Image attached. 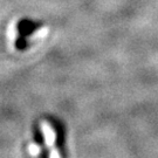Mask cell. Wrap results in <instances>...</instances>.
Here are the masks:
<instances>
[{
  "instance_id": "cell-4",
  "label": "cell",
  "mask_w": 158,
  "mask_h": 158,
  "mask_svg": "<svg viewBox=\"0 0 158 158\" xmlns=\"http://www.w3.org/2000/svg\"><path fill=\"white\" fill-rule=\"evenodd\" d=\"M51 158H61L60 157V153H59V151H57L56 149H52Z\"/></svg>"
},
{
  "instance_id": "cell-2",
  "label": "cell",
  "mask_w": 158,
  "mask_h": 158,
  "mask_svg": "<svg viewBox=\"0 0 158 158\" xmlns=\"http://www.w3.org/2000/svg\"><path fill=\"white\" fill-rule=\"evenodd\" d=\"M41 129H42V132L45 135V139H46V144L48 147H53L54 143H55V131L54 129L51 127V124L48 122H42L41 123Z\"/></svg>"
},
{
  "instance_id": "cell-1",
  "label": "cell",
  "mask_w": 158,
  "mask_h": 158,
  "mask_svg": "<svg viewBox=\"0 0 158 158\" xmlns=\"http://www.w3.org/2000/svg\"><path fill=\"white\" fill-rule=\"evenodd\" d=\"M45 26V23L42 21H36V20H32L28 18L21 19L19 23H17V32L18 38L14 42L15 48L19 51H25L28 47V41L27 38L31 36L32 34L38 32Z\"/></svg>"
},
{
  "instance_id": "cell-3",
  "label": "cell",
  "mask_w": 158,
  "mask_h": 158,
  "mask_svg": "<svg viewBox=\"0 0 158 158\" xmlns=\"http://www.w3.org/2000/svg\"><path fill=\"white\" fill-rule=\"evenodd\" d=\"M29 152L32 155H38L40 152V148L38 145H35V144H31L29 145Z\"/></svg>"
}]
</instances>
